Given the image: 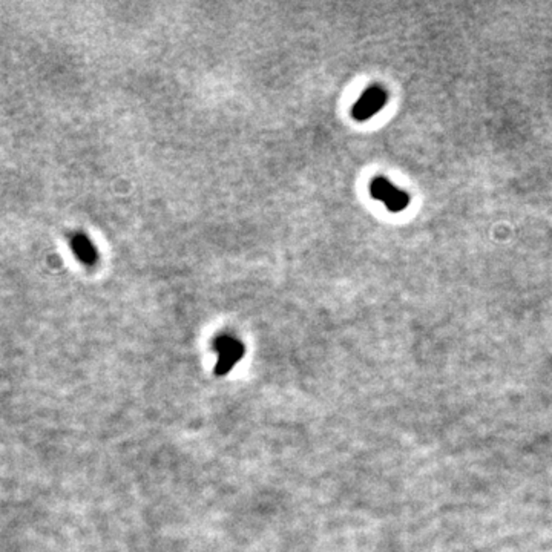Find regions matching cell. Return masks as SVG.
<instances>
[{"instance_id": "obj_1", "label": "cell", "mask_w": 552, "mask_h": 552, "mask_svg": "<svg viewBox=\"0 0 552 552\" xmlns=\"http://www.w3.org/2000/svg\"><path fill=\"white\" fill-rule=\"evenodd\" d=\"M370 193H372V197L374 200L382 201L390 212L394 213L402 212L403 209H407L410 204V195L407 192L397 189L392 181H388L383 177H378L372 181V184H370Z\"/></svg>"}, {"instance_id": "obj_2", "label": "cell", "mask_w": 552, "mask_h": 552, "mask_svg": "<svg viewBox=\"0 0 552 552\" xmlns=\"http://www.w3.org/2000/svg\"><path fill=\"white\" fill-rule=\"evenodd\" d=\"M388 102V94L381 85H373L367 87L353 106L352 116L358 121H365L373 118L376 114L383 109Z\"/></svg>"}, {"instance_id": "obj_3", "label": "cell", "mask_w": 552, "mask_h": 552, "mask_svg": "<svg viewBox=\"0 0 552 552\" xmlns=\"http://www.w3.org/2000/svg\"><path fill=\"white\" fill-rule=\"evenodd\" d=\"M215 348H217L220 356L217 368L221 373L227 372L229 368L235 365V362H237L242 356V353H244V347H242L241 342L231 338V336H223V338H220Z\"/></svg>"}, {"instance_id": "obj_4", "label": "cell", "mask_w": 552, "mask_h": 552, "mask_svg": "<svg viewBox=\"0 0 552 552\" xmlns=\"http://www.w3.org/2000/svg\"><path fill=\"white\" fill-rule=\"evenodd\" d=\"M71 248L77 259L87 267H94L98 262V252L94 242L83 232H77L71 237Z\"/></svg>"}]
</instances>
